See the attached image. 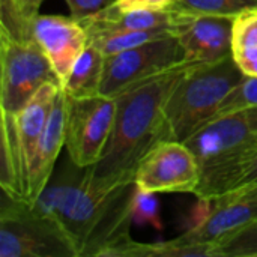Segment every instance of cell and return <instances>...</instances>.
<instances>
[{
  "label": "cell",
  "instance_id": "9c48e42d",
  "mask_svg": "<svg viewBox=\"0 0 257 257\" xmlns=\"http://www.w3.org/2000/svg\"><path fill=\"white\" fill-rule=\"evenodd\" d=\"M185 60L184 50L172 35L105 57L101 93L114 96L123 87Z\"/></svg>",
  "mask_w": 257,
  "mask_h": 257
},
{
  "label": "cell",
  "instance_id": "9a60e30c",
  "mask_svg": "<svg viewBox=\"0 0 257 257\" xmlns=\"http://www.w3.org/2000/svg\"><path fill=\"white\" fill-rule=\"evenodd\" d=\"M104 68H105V56L95 45L89 44L87 48L75 62L62 89L66 92L68 96L72 98L101 93Z\"/></svg>",
  "mask_w": 257,
  "mask_h": 257
},
{
  "label": "cell",
  "instance_id": "5bb4252c",
  "mask_svg": "<svg viewBox=\"0 0 257 257\" xmlns=\"http://www.w3.org/2000/svg\"><path fill=\"white\" fill-rule=\"evenodd\" d=\"M59 92L60 84L56 81H48L44 86H41V89L30 98V101L18 113H15L17 137L24 158L26 173L29 169L30 158L35 152L36 143L45 128L47 119L50 116V111Z\"/></svg>",
  "mask_w": 257,
  "mask_h": 257
},
{
  "label": "cell",
  "instance_id": "cb8c5ba5",
  "mask_svg": "<svg viewBox=\"0 0 257 257\" xmlns=\"http://www.w3.org/2000/svg\"><path fill=\"white\" fill-rule=\"evenodd\" d=\"M173 0H114L113 5L119 11H134V9H149V11H164L172 5Z\"/></svg>",
  "mask_w": 257,
  "mask_h": 257
},
{
  "label": "cell",
  "instance_id": "d6986e66",
  "mask_svg": "<svg viewBox=\"0 0 257 257\" xmlns=\"http://www.w3.org/2000/svg\"><path fill=\"white\" fill-rule=\"evenodd\" d=\"M169 8L187 14L235 18L245 11L257 9V0H173Z\"/></svg>",
  "mask_w": 257,
  "mask_h": 257
},
{
  "label": "cell",
  "instance_id": "5b68a950",
  "mask_svg": "<svg viewBox=\"0 0 257 257\" xmlns=\"http://www.w3.org/2000/svg\"><path fill=\"white\" fill-rule=\"evenodd\" d=\"M48 81L60 84L53 65L33 39H17L0 30V105L18 113Z\"/></svg>",
  "mask_w": 257,
  "mask_h": 257
},
{
  "label": "cell",
  "instance_id": "7c38bea8",
  "mask_svg": "<svg viewBox=\"0 0 257 257\" xmlns=\"http://www.w3.org/2000/svg\"><path fill=\"white\" fill-rule=\"evenodd\" d=\"M172 12L170 33L182 47L185 60L215 62L232 54L235 18L187 14L175 9Z\"/></svg>",
  "mask_w": 257,
  "mask_h": 257
},
{
  "label": "cell",
  "instance_id": "2e32d148",
  "mask_svg": "<svg viewBox=\"0 0 257 257\" xmlns=\"http://www.w3.org/2000/svg\"><path fill=\"white\" fill-rule=\"evenodd\" d=\"M232 56L245 75L257 65V9L235 17Z\"/></svg>",
  "mask_w": 257,
  "mask_h": 257
},
{
  "label": "cell",
  "instance_id": "ba28073f",
  "mask_svg": "<svg viewBox=\"0 0 257 257\" xmlns=\"http://www.w3.org/2000/svg\"><path fill=\"white\" fill-rule=\"evenodd\" d=\"M137 188L149 193H193L200 184V166L185 142L161 140L139 163Z\"/></svg>",
  "mask_w": 257,
  "mask_h": 257
},
{
  "label": "cell",
  "instance_id": "8992f818",
  "mask_svg": "<svg viewBox=\"0 0 257 257\" xmlns=\"http://www.w3.org/2000/svg\"><path fill=\"white\" fill-rule=\"evenodd\" d=\"M66 93V92H65ZM116 119V98L104 93L68 96V158L78 167L95 166L105 152Z\"/></svg>",
  "mask_w": 257,
  "mask_h": 257
},
{
  "label": "cell",
  "instance_id": "4fadbf2b",
  "mask_svg": "<svg viewBox=\"0 0 257 257\" xmlns=\"http://www.w3.org/2000/svg\"><path fill=\"white\" fill-rule=\"evenodd\" d=\"M66 125H68V95L60 87L45 128L36 143L35 152L30 158L27 169L26 199L24 203L32 206L42 190L50 182L56 161L66 145Z\"/></svg>",
  "mask_w": 257,
  "mask_h": 257
},
{
  "label": "cell",
  "instance_id": "52a82bcc",
  "mask_svg": "<svg viewBox=\"0 0 257 257\" xmlns=\"http://www.w3.org/2000/svg\"><path fill=\"white\" fill-rule=\"evenodd\" d=\"M0 257H77L68 241L32 208L3 193Z\"/></svg>",
  "mask_w": 257,
  "mask_h": 257
},
{
  "label": "cell",
  "instance_id": "44dd1931",
  "mask_svg": "<svg viewBox=\"0 0 257 257\" xmlns=\"http://www.w3.org/2000/svg\"><path fill=\"white\" fill-rule=\"evenodd\" d=\"M247 107H257V77L245 75L244 80L226 96V99L217 108L214 117H218V116H223V114H227L241 108H247Z\"/></svg>",
  "mask_w": 257,
  "mask_h": 257
},
{
  "label": "cell",
  "instance_id": "7402d4cb",
  "mask_svg": "<svg viewBox=\"0 0 257 257\" xmlns=\"http://www.w3.org/2000/svg\"><path fill=\"white\" fill-rule=\"evenodd\" d=\"M218 245L223 256L257 257V221L226 238Z\"/></svg>",
  "mask_w": 257,
  "mask_h": 257
},
{
  "label": "cell",
  "instance_id": "6da1fadb",
  "mask_svg": "<svg viewBox=\"0 0 257 257\" xmlns=\"http://www.w3.org/2000/svg\"><path fill=\"white\" fill-rule=\"evenodd\" d=\"M136 184L113 185L92 167L69 160L30 206L72 247L77 257H146L148 244L136 241L130 202Z\"/></svg>",
  "mask_w": 257,
  "mask_h": 257
},
{
  "label": "cell",
  "instance_id": "e0dca14e",
  "mask_svg": "<svg viewBox=\"0 0 257 257\" xmlns=\"http://www.w3.org/2000/svg\"><path fill=\"white\" fill-rule=\"evenodd\" d=\"M172 35L169 30H108L89 32V44L95 45L105 57L122 53L125 50L139 47L149 41Z\"/></svg>",
  "mask_w": 257,
  "mask_h": 257
},
{
  "label": "cell",
  "instance_id": "ffe728a7",
  "mask_svg": "<svg viewBox=\"0 0 257 257\" xmlns=\"http://www.w3.org/2000/svg\"><path fill=\"white\" fill-rule=\"evenodd\" d=\"M130 214L134 224L152 226L157 230H163L160 200L157 197V193L143 191L136 185L130 202Z\"/></svg>",
  "mask_w": 257,
  "mask_h": 257
},
{
  "label": "cell",
  "instance_id": "7a4b0ae2",
  "mask_svg": "<svg viewBox=\"0 0 257 257\" xmlns=\"http://www.w3.org/2000/svg\"><path fill=\"white\" fill-rule=\"evenodd\" d=\"M197 62L184 60L158 74L123 87L116 98V119L111 137L92 172L113 184L134 182L140 160L164 140V107L184 75Z\"/></svg>",
  "mask_w": 257,
  "mask_h": 257
},
{
  "label": "cell",
  "instance_id": "30bf717a",
  "mask_svg": "<svg viewBox=\"0 0 257 257\" xmlns=\"http://www.w3.org/2000/svg\"><path fill=\"white\" fill-rule=\"evenodd\" d=\"M214 208L184 235V242L220 244L257 221V182L245 184L212 200Z\"/></svg>",
  "mask_w": 257,
  "mask_h": 257
},
{
  "label": "cell",
  "instance_id": "8fae6325",
  "mask_svg": "<svg viewBox=\"0 0 257 257\" xmlns=\"http://www.w3.org/2000/svg\"><path fill=\"white\" fill-rule=\"evenodd\" d=\"M29 36L48 57L62 87L75 62L89 45L87 29L71 15L38 14L30 23Z\"/></svg>",
  "mask_w": 257,
  "mask_h": 257
},
{
  "label": "cell",
  "instance_id": "277c9868",
  "mask_svg": "<svg viewBox=\"0 0 257 257\" xmlns=\"http://www.w3.org/2000/svg\"><path fill=\"white\" fill-rule=\"evenodd\" d=\"M244 77L232 54L215 62H197L166 102L164 140L187 142L214 117Z\"/></svg>",
  "mask_w": 257,
  "mask_h": 257
},
{
  "label": "cell",
  "instance_id": "603a6c76",
  "mask_svg": "<svg viewBox=\"0 0 257 257\" xmlns=\"http://www.w3.org/2000/svg\"><path fill=\"white\" fill-rule=\"evenodd\" d=\"M69 15L77 21H84L110 6L114 0H65Z\"/></svg>",
  "mask_w": 257,
  "mask_h": 257
},
{
  "label": "cell",
  "instance_id": "3957f363",
  "mask_svg": "<svg viewBox=\"0 0 257 257\" xmlns=\"http://www.w3.org/2000/svg\"><path fill=\"white\" fill-rule=\"evenodd\" d=\"M185 143L200 166V184L194 196L209 203L236 188L257 157V107L214 117Z\"/></svg>",
  "mask_w": 257,
  "mask_h": 257
},
{
  "label": "cell",
  "instance_id": "ac0fdd59",
  "mask_svg": "<svg viewBox=\"0 0 257 257\" xmlns=\"http://www.w3.org/2000/svg\"><path fill=\"white\" fill-rule=\"evenodd\" d=\"M45 0H0V30L17 39H30L29 27Z\"/></svg>",
  "mask_w": 257,
  "mask_h": 257
}]
</instances>
